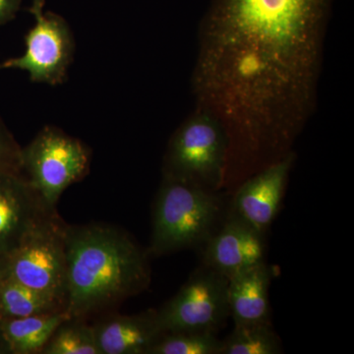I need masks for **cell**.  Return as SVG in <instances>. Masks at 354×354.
<instances>
[{
    "label": "cell",
    "instance_id": "obj_12",
    "mask_svg": "<svg viewBox=\"0 0 354 354\" xmlns=\"http://www.w3.org/2000/svg\"><path fill=\"white\" fill-rule=\"evenodd\" d=\"M271 272L264 261L228 279V307L234 326L272 324Z\"/></svg>",
    "mask_w": 354,
    "mask_h": 354
},
{
    "label": "cell",
    "instance_id": "obj_9",
    "mask_svg": "<svg viewBox=\"0 0 354 354\" xmlns=\"http://www.w3.org/2000/svg\"><path fill=\"white\" fill-rule=\"evenodd\" d=\"M291 162L286 157L242 184L230 213L265 236L281 208Z\"/></svg>",
    "mask_w": 354,
    "mask_h": 354
},
{
    "label": "cell",
    "instance_id": "obj_11",
    "mask_svg": "<svg viewBox=\"0 0 354 354\" xmlns=\"http://www.w3.org/2000/svg\"><path fill=\"white\" fill-rule=\"evenodd\" d=\"M93 328L100 354H149L164 334L155 309L135 315H111Z\"/></svg>",
    "mask_w": 354,
    "mask_h": 354
},
{
    "label": "cell",
    "instance_id": "obj_10",
    "mask_svg": "<svg viewBox=\"0 0 354 354\" xmlns=\"http://www.w3.org/2000/svg\"><path fill=\"white\" fill-rule=\"evenodd\" d=\"M53 212L57 209L46 206L22 174L0 171V255Z\"/></svg>",
    "mask_w": 354,
    "mask_h": 354
},
{
    "label": "cell",
    "instance_id": "obj_13",
    "mask_svg": "<svg viewBox=\"0 0 354 354\" xmlns=\"http://www.w3.org/2000/svg\"><path fill=\"white\" fill-rule=\"evenodd\" d=\"M67 319L65 311L6 319L0 321V335L10 354L41 353L51 335Z\"/></svg>",
    "mask_w": 354,
    "mask_h": 354
},
{
    "label": "cell",
    "instance_id": "obj_7",
    "mask_svg": "<svg viewBox=\"0 0 354 354\" xmlns=\"http://www.w3.org/2000/svg\"><path fill=\"white\" fill-rule=\"evenodd\" d=\"M225 148L223 137L213 123L192 121L172 142L167 176L218 192L223 183Z\"/></svg>",
    "mask_w": 354,
    "mask_h": 354
},
{
    "label": "cell",
    "instance_id": "obj_4",
    "mask_svg": "<svg viewBox=\"0 0 354 354\" xmlns=\"http://www.w3.org/2000/svg\"><path fill=\"white\" fill-rule=\"evenodd\" d=\"M90 162L88 147L57 127H44L22 148V174L51 209H57L71 184L88 174Z\"/></svg>",
    "mask_w": 354,
    "mask_h": 354
},
{
    "label": "cell",
    "instance_id": "obj_2",
    "mask_svg": "<svg viewBox=\"0 0 354 354\" xmlns=\"http://www.w3.org/2000/svg\"><path fill=\"white\" fill-rule=\"evenodd\" d=\"M225 200L216 191L165 176L153 208L149 256L201 246L218 227Z\"/></svg>",
    "mask_w": 354,
    "mask_h": 354
},
{
    "label": "cell",
    "instance_id": "obj_1",
    "mask_svg": "<svg viewBox=\"0 0 354 354\" xmlns=\"http://www.w3.org/2000/svg\"><path fill=\"white\" fill-rule=\"evenodd\" d=\"M69 318L83 319L138 295L151 283L148 252L120 228L101 223L65 227Z\"/></svg>",
    "mask_w": 354,
    "mask_h": 354
},
{
    "label": "cell",
    "instance_id": "obj_15",
    "mask_svg": "<svg viewBox=\"0 0 354 354\" xmlns=\"http://www.w3.org/2000/svg\"><path fill=\"white\" fill-rule=\"evenodd\" d=\"M281 339L272 324L234 326L223 341L221 354H279L283 353Z\"/></svg>",
    "mask_w": 354,
    "mask_h": 354
},
{
    "label": "cell",
    "instance_id": "obj_8",
    "mask_svg": "<svg viewBox=\"0 0 354 354\" xmlns=\"http://www.w3.org/2000/svg\"><path fill=\"white\" fill-rule=\"evenodd\" d=\"M264 235L228 212L225 221L202 244V265L230 279L264 262Z\"/></svg>",
    "mask_w": 354,
    "mask_h": 354
},
{
    "label": "cell",
    "instance_id": "obj_3",
    "mask_svg": "<svg viewBox=\"0 0 354 354\" xmlns=\"http://www.w3.org/2000/svg\"><path fill=\"white\" fill-rule=\"evenodd\" d=\"M64 223L53 212L44 216L14 248L0 255V274L66 302Z\"/></svg>",
    "mask_w": 354,
    "mask_h": 354
},
{
    "label": "cell",
    "instance_id": "obj_16",
    "mask_svg": "<svg viewBox=\"0 0 354 354\" xmlns=\"http://www.w3.org/2000/svg\"><path fill=\"white\" fill-rule=\"evenodd\" d=\"M41 353L100 354L94 328L83 319H67L51 335Z\"/></svg>",
    "mask_w": 354,
    "mask_h": 354
},
{
    "label": "cell",
    "instance_id": "obj_6",
    "mask_svg": "<svg viewBox=\"0 0 354 354\" xmlns=\"http://www.w3.org/2000/svg\"><path fill=\"white\" fill-rule=\"evenodd\" d=\"M228 279L202 265L169 301L157 310L164 333H218L230 317Z\"/></svg>",
    "mask_w": 354,
    "mask_h": 354
},
{
    "label": "cell",
    "instance_id": "obj_17",
    "mask_svg": "<svg viewBox=\"0 0 354 354\" xmlns=\"http://www.w3.org/2000/svg\"><path fill=\"white\" fill-rule=\"evenodd\" d=\"M221 346L216 333L181 330L164 333L149 354H221Z\"/></svg>",
    "mask_w": 354,
    "mask_h": 354
},
{
    "label": "cell",
    "instance_id": "obj_19",
    "mask_svg": "<svg viewBox=\"0 0 354 354\" xmlns=\"http://www.w3.org/2000/svg\"><path fill=\"white\" fill-rule=\"evenodd\" d=\"M22 0H0V26L12 21L19 12Z\"/></svg>",
    "mask_w": 354,
    "mask_h": 354
},
{
    "label": "cell",
    "instance_id": "obj_18",
    "mask_svg": "<svg viewBox=\"0 0 354 354\" xmlns=\"http://www.w3.org/2000/svg\"><path fill=\"white\" fill-rule=\"evenodd\" d=\"M0 171L22 174V148L0 118Z\"/></svg>",
    "mask_w": 354,
    "mask_h": 354
},
{
    "label": "cell",
    "instance_id": "obj_20",
    "mask_svg": "<svg viewBox=\"0 0 354 354\" xmlns=\"http://www.w3.org/2000/svg\"><path fill=\"white\" fill-rule=\"evenodd\" d=\"M0 354H10L8 346H6V342L3 341L1 335H0Z\"/></svg>",
    "mask_w": 354,
    "mask_h": 354
},
{
    "label": "cell",
    "instance_id": "obj_14",
    "mask_svg": "<svg viewBox=\"0 0 354 354\" xmlns=\"http://www.w3.org/2000/svg\"><path fill=\"white\" fill-rule=\"evenodd\" d=\"M65 311L55 298L0 274V321Z\"/></svg>",
    "mask_w": 354,
    "mask_h": 354
},
{
    "label": "cell",
    "instance_id": "obj_5",
    "mask_svg": "<svg viewBox=\"0 0 354 354\" xmlns=\"http://www.w3.org/2000/svg\"><path fill=\"white\" fill-rule=\"evenodd\" d=\"M44 0H32L34 27L25 37L26 50L19 57L0 62V71L20 69L32 82L59 85L66 79L75 43L68 23L57 13L44 12Z\"/></svg>",
    "mask_w": 354,
    "mask_h": 354
}]
</instances>
